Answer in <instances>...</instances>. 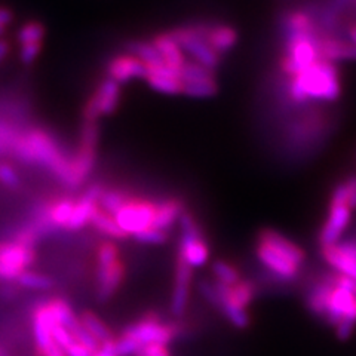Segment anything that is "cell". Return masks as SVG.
Here are the masks:
<instances>
[{
  "label": "cell",
  "mask_w": 356,
  "mask_h": 356,
  "mask_svg": "<svg viewBox=\"0 0 356 356\" xmlns=\"http://www.w3.org/2000/svg\"><path fill=\"white\" fill-rule=\"evenodd\" d=\"M36 356H67L64 349H61L57 343H52L47 349H36Z\"/></svg>",
  "instance_id": "cell-46"
},
{
  "label": "cell",
  "mask_w": 356,
  "mask_h": 356,
  "mask_svg": "<svg viewBox=\"0 0 356 356\" xmlns=\"http://www.w3.org/2000/svg\"><path fill=\"white\" fill-rule=\"evenodd\" d=\"M322 255L339 275L348 276L356 282V260L340 247V243L324 247L322 248Z\"/></svg>",
  "instance_id": "cell-19"
},
{
  "label": "cell",
  "mask_w": 356,
  "mask_h": 356,
  "mask_svg": "<svg viewBox=\"0 0 356 356\" xmlns=\"http://www.w3.org/2000/svg\"><path fill=\"white\" fill-rule=\"evenodd\" d=\"M222 285V291H225L226 297L230 300L233 305H236L241 309L247 310V307L252 303L254 296H255V286L250 281H239L233 286Z\"/></svg>",
  "instance_id": "cell-22"
},
{
  "label": "cell",
  "mask_w": 356,
  "mask_h": 356,
  "mask_svg": "<svg viewBox=\"0 0 356 356\" xmlns=\"http://www.w3.org/2000/svg\"><path fill=\"white\" fill-rule=\"evenodd\" d=\"M154 213L156 205L153 202L143 199H128L115 216V220L127 236H136L153 226Z\"/></svg>",
  "instance_id": "cell-9"
},
{
  "label": "cell",
  "mask_w": 356,
  "mask_h": 356,
  "mask_svg": "<svg viewBox=\"0 0 356 356\" xmlns=\"http://www.w3.org/2000/svg\"><path fill=\"white\" fill-rule=\"evenodd\" d=\"M340 247L346 251L349 255L356 260V241H346V242H340Z\"/></svg>",
  "instance_id": "cell-48"
},
{
  "label": "cell",
  "mask_w": 356,
  "mask_h": 356,
  "mask_svg": "<svg viewBox=\"0 0 356 356\" xmlns=\"http://www.w3.org/2000/svg\"><path fill=\"white\" fill-rule=\"evenodd\" d=\"M92 356H118L116 353V339H110L99 344V349Z\"/></svg>",
  "instance_id": "cell-43"
},
{
  "label": "cell",
  "mask_w": 356,
  "mask_h": 356,
  "mask_svg": "<svg viewBox=\"0 0 356 356\" xmlns=\"http://www.w3.org/2000/svg\"><path fill=\"white\" fill-rule=\"evenodd\" d=\"M14 21V13L9 8L0 6V36L5 35L6 29Z\"/></svg>",
  "instance_id": "cell-44"
},
{
  "label": "cell",
  "mask_w": 356,
  "mask_h": 356,
  "mask_svg": "<svg viewBox=\"0 0 356 356\" xmlns=\"http://www.w3.org/2000/svg\"><path fill=\"white\" fill-rule=\"evenodd\" d=\"M0 181L10 188L19 186V177L9 163H0Z\"/></svg>",
  "instance_id": "cell-39"
},
{
  "label": "cell",
  "mask_w": 356,
  "mask_h": 356,
  "mask_svg": "<svg viewBox=\"0 0 356 356\" xmlns=\"http://www.w3.org/2000/svg\"><path fill=\"white\" fill-rule=\"evenodd\" d=\"M350 218L352 208L348 204L346 188H344L343 181H340L332 188L328 204V214L319 233V242L322 248L340 243V238L349 227Z\"/></svg>",
  "instance_id": "cell-7"
},
{
  "label": "cell",
  "mask_w": 356,
  "mask_h": 356,
  "mask_svg": "<svg viewBox=\"0 0 356 356\" xmlns=\"http://www.w3.org/2000/svg\"><path fill=\"white\" fill-rule=\"evenodd\" d=\"M238 39V31L232 26L218 24L211 26L207 36V43L209 44L211 49L221 57L222 54H226L236 47Z\"/></svg>",
  "instance_id": "cell-21"
},
{
  "label": "cell",
  "mask_w": 356,
  "mask_h": 356,
  "mask_svg": "<svg viewBox=\"0 0 356 356\" xmlns=\"http://www.w3.org/2000/svg\"><path fill=\"white\" fill-rule=\"evenodd\" d=\"M42 43H33V44H22L19 48V60L24 65H31L38 60L42 52Z\"/></svg>",
  "instance_id": "cell-38"
},
{
  "label": "cell",
  "mask_w": 356,
  "mask_h": 356,
  "mask_svg": "<svg viewBox=\"0 0 356 356\" xmlns=\"http://www.w3.org/2000/svg\"><path fill=\"white\" fill-rule=\"evenodd\" d=\"M36 259V252L26 245L0 242V281H17Z\"/></svg>",
  "instance_id": "cell-10"
},
{
  "label": "cell",
  "mask_w": 356,
  "mask_h": 356,
  "mask_svg": "<svg viewBox=\"0 0 356 356\" xmlns=\"http://www.w3.org/2000/svg\"><path fill=\"white\" fill-rule=\"evenodd\" d=\"M218 92V83L217 81H205V82H196V83H183V94L197 98V99H205V98H213Z\"/></svg>",
  "instance_id": "cell-30"
},
{
  "label": "cell",
  "mask_w": 356,
  "mask_h": 356,
  "mask_svg": "<svg viewBox=\"0 0 356 356\" xmlns=\"http://www.w3.org/2000/svg\"><path fill=\"white\" fill-rule=\"evenodd\" d=\"M91 225L98 230L102 232L103 235L111 238V239H119V241H124L127 239L128 236L125 235L124 232H122V229L119 227L118 221L115 220L113 216H110L107 213H104V211L102 208H97L95 213L91 218Z\"/></svg>",
  "instance_id": "cell-23"
},
{
  "label": "cell",
  "mask_w": 356,
  "mask_h": 356,
  "mask_svg": "<svg viewBox=\"0 0 356 356\" xmlns=\"http://www.w3.org/2000/svg\"><path fill=\"white\" fill-rule=\"evenodd\" d=\"M146 81L152 89L156 92L165 95H178L183 94V83L178 79H171V77H159V76H147Z\"/></svg>",
  "instance_id": "cell-31"
},
{
  "label": "cell",
  "mask_w": 356,
  "mask_h": 356,
  "mask_svg": "<svg viewBox=\"0 0 356 356\" xmlns=\"http://www.w3.org/2000/svg\"><path fill=\"white\" fill-rule=\"evenodd\" d=\"M181 229V241H180V257L191 269L193 267H202L207 264L209 259V248L208 243L204 239L200 227L193 218V216L184 211V213L178 218Z\"/></svg>",
  "instance_id": "cell-8"
},
{
  "label": "cell",
  "mask_w": 356,
  "mask_h": 356,
  "mask_svg": "<svg viewBox=\"0 0 356 356\" xmlns=\"http://www.w3.org/2000/svg\"><path fill=\"white\" fill-rule=\"evenodd\" d=\"M318 48L321 58L328 63L336 64L340 61H356V47L349 39L334 36L330 33H321Z\"/></svg>",
  "instance_id": "cell-15"
},
{
  "label": "cell",
  "mask_w": 356,
  "mask_h": 356,
  "mask_svg": "<svg viewBox=\"0 0 356 356\" xmlns=\"http://www.w3.org/2000/svg\"><path fill=\"white\" fill-rule=\"evenodd\" d=\"M74 200L70 197L58 199L57 202L48 205V218L54 227H67L72 217Z\"/></svg>",
  "instance_id": "cell-25"
},
{
  "label": "cell",
  "mask_w": 356,
  "mask_h": 356,
  "mask_svg": "<svg viewBox=\"0 0 356 356\" xmlns=\"http://www.w3.org/2000/svg\"><path fill=\"white\" fill-rule=\"evenodd\" d=\"M9 51H10L9 42L6 39H3V38H0V64H2L6 60Z\"/></svg>",
  "instance_id": "cell-47"
},
{
  "label": "cell",
  "mask_w": 356,
  "mask_h": 356,
  "mask_svg": "<svg viewBox=\"0 0 356 356\" xmlns=\"http://www.w3.org/2000/svg\"><path fill=\"white\" fill-rule=\"evenodd\" d=\"M356 282L348 276L334 273L325 276L310 289L307 307L336 327L337 337L348 340L356 324Z\"/></svg>",
  "instance_id": "cell-1"
},
{
  "label": "cell",
  "mask_w": 356,
  "mask_h": 356,
  "mask_svg": "<svg viewBox=\"0 0 356 356\" xmlns=\"http://www.w3.org/2000/svg\"><path fill=\"white\" fill-rule=\"evenodd\" d=\"M120 260L119 257V250L113 242L106 241L99 245L97 250V267H104L110 266Z\"/></svg>",
  "instance_id": "cell-34"
},
{
  "label": "cell",
  "mask_w": 356,
  "mask_h": 356,
  "mask_svg": "<svg viewBox=\"0 0 356 356\" xmlns=\"http://www.w3.org/2000/svg\"><path fill=\"white\" fill-rule=\"evenodd\" d=\"M344 188H346L348 204L353 209H356V175H349L346 180H343Z\"/></svg>",
  "instance_id": "cell-42"
},
{
  "label": "cell",
  "mask_w": 356,
  "mask_h": 356,
  "mask_svg": "<svg viewBox=\"0 0 356 356\" xmlns=\"http://www.w3.org/2000/svg\"><path fill=\"white\" fill-rule=\"evenodd\" d=\"M132 238L140 243H147V245H161V243H165L166 239H168L165 232H161V230L153 229V227H150L147 230H143L141 233H138V235L132 236Z\"/></svg>",
  "instance_id": "cell-36"
},
{
  "label": "cell",
  "mask_w": 356,
  "mask_h": 356,
  "mask_svg": "<svg viewBox=\"0 0 356 356\" xmlns=\"http://www.w3.org/2000/svg\"><path fill=\"white\" fill-rule=\"evenodd\" d=\"M141 344L131 337L122 336L119 340H116V353L118 356H136L140 350Z\"/></svg>",
  "instance_id": "cell-37"
},
{
  "label": "cell",
  "mask_w": 356,
  "mask_h": 356,
  "mask_svg": "<svg viewBox=\"0 0 356 356\" xmlns=\"http://www.w3.org/2000/svg\"><path fill=\"white\" fill-rule=\"evenodd\" d=\"M184 211L186 208L181 199L174 197L165 200V202L156 205V213L152 227L166 233V230L175 225V221H178V218H180Z\"/></svg>",
  "instance_id": "cell-20"
},
{
  "label": "cell",
  "mask_w": 356,
  "mask_h": 356,
  "mask_svg": "<svg viewBox=\"0 0 356 356\" xmlns=\"http://www.w3.org/2000/svg\"><path fill=\"white\" fill-rule=\"evenodd\" d=\"M52 340L58 344V346L61 348V349H67L70 346V344L74 341V339H73V336H72V332L67 330L65 327H63V325H55L54 328H52Z\"/></svg>",
  "instance_id": "cell-40"
},
{
  "label": "cell",
  "mask_w": 356,
  "mask_h": 356,
  "mask_svg": "<svg viewBox=\"0 0 356 356\" xmlns=\"http://www.w3.org/2000/svg\"><path fill=\"white\" fill-rule=\"evenodd\" d=\"M211 26L208 24H195L175 27L168 31L171 38L178 43L181 51L192 55L195 63L207 67L209 70H216L220 65V55L209 48L207 43V36Z\"/></svg>",
  "instance_id": "cell-6"
},
{
  "label": "cell",
  "mask_w": 356,
  "mask_h": 356,
  "mask_svg": "<svg viewBox=\"0 0 356 356\" xmlns=\"http://www.w3.org/2000/svg\"><path fill=\"white\" fill-rule=\"evenodd\" d=\"M136 356H171L168 348L162 344H146L141 346Z\"/></svg>",
  "instance_id": "cell-41"
},
{
  "label": "cell",
  "mask_w": 356,
  "mask_h": 356,
  "mask_svg": "<svg viewBox=\"0 0 356 356\" xmlns=\"http://www.w3.org/2000/svg\"><path fill=\"white\" fill-rule=\"evenodd\" d=\"M69 331L72 332L73 339H74L77 343H81L82 346H85L91 353H94V352H97V350L99 349V343L91 336V334H89V332L83 328V325L81 324V321L77 322V324H76L73 328H70Z\"/></svg>",
  "instance_id": "cell-35"
},
{
  "label": "cell",
  "mask_w": 356,
  "mask_h": 356,
  "mask_svg": "<svg viewBox=\"0 0 356 356\" xmlns=\"http://www.w3.org/2000/svg\"><path fill=\"white\" fill-rule=\"evenodd\" d=\"M64 352L67 356H92L91 352H89L85 346H82L81 343H77L76 340Z\"/></svg>",
  "instance_id": "cell-45"
},
{
  "label": "cell",
  "mask_w": 356,
  "mask_h": 356,
  "mask_svg": "<svg viewBox=\"0 0 356 356\" xmlns=\"http://www.w3.org/2000/svg\"><path fill=\"white\" fill-rule=\"evenodd\" d=\"M107 77L119 85L128 83L132 79H146V64L134 55H118L107 65Z\"/></svg>",
  "instance_id": "cell-14"
},
{
  "label": "cell",
  "mask_w": 356,
  "mask_h": 356,
  "mask_svg": "<svg viewBox=\"0 0 356 356\" xmlns=\"http://www.w3.org/2000/svg\"><path fill=\"white\" fill-rule=\"evenodd\" d=\"M17 282L29 289H38V291H43V289H49L52 286V280L48 276H44L42 273L36 272H30L24 270L19 276Z\"/></svg>",
  "instance_id": "cell-33"
},
{
  "label": "cell",
  "mask_w": 356,
  "mask_h": 356,
  "mask_svg": "<svg viewBox=\"0 0 356 356\" xmlns=\"http://www.w3.org/2000/svg\"><path fill=\"white\" fill-rule=\"evenodd\" d=\"M216 73L207 67L200 65L195 61H186L180 69V81L181 83H196L205 81H214Z\"/></svg>",
  "instance_id": "cell-27"
},
{
  "label": "cell",
  "mask_w": 356,
  "mask_h": 356,
  "mask_svg": "<svg viewBox=\"0 0 356 356\" xmlns=\"http://www.w3.org/2000/svg\"><path fill=\"white\" fill-rule=\"evenodd\" d=\"M125 277V266L122 260H118L116 263L104 266V267H97V284H98V298L102 302H106L111 296H113L122 281Z\"/></svg>",
  "instance_id": "cell-17"
},
{
  "label": "cell",
  "mask_w": 356,
  "mask_h": 356,
  "mask_svg": "<svg viewBox=\"0 0 356 356\" xmlns=\"http://www.w3.org/2000/svg\"><path fill=\"white\" fill-rule=\"evenodd\" d=\"M192 284V269L180 257L177 259L175 266V282L171 300V310L175 316H181L188 303V294H191Z\"/></svg>",
  "instance_id": "cell-16"
},
{
  "label": "cell",
  "mask_w": 356,
  "mask_h": 356,
  "mask_svg": "<svg viewBox=\"0 0 356 356\" xmlns=\"http://www.w3.org/2000/svg\"><path fill=\"white\" fill-rule=\"evenodd\" d=\"M81 324L83 325V328L91 334V336L102 344L110 339H113V334L107 328V325L104 322L99 319L92 312H83L82 316L79 318Z\"/></svg>",
  "instance_id": "cell-26"
},
{
  "label": "cell",
  "mask_w": 356,
  "mask_h": 356,
  "mask_svg": "<svg viewBox=\"0 0 356 356\" xmlns=\"http://www.w3.org/2000/svg\"><path fill=\"white\" fill-rule=\"evenodd\" d=\"M13 153L24 163H38L48 168L67 187L74 188L72 159L63 153L49 132L43 129H31L24 136H19L14 144Z\"/></svg>",
  "instance_id": "cell-2"
},
{
  "label": "cell",
  "mask_w": 356,
  "mask_h": 356,
  "mask_svg": "<svg viewBox=\"0 0 356 356\" xmlns=\"http://www.w3.org/2000/svg\"><path fill=\"white\" fill-rule=\"evenodd\" d=\"M348 39L356 47V22L348 27Z\"/></svg>",
  "instance_id": "cell-49"
},
{
  "label": "cell",
  "mask_w": 356,
  "mask_h": 356,
  "mask_svg": "<svg viewBox=\"0 0 356 356\" xmlns=\"http://www.w3.org/2000/svg\"><path fill=\"white\" fill-rule=\"evenodd\" d=\"M255 254L260 263L277 280L293 281L306 261L305 250L275 229H261Z\"/></svg>",
  "instance_id": "cell-4"
},
{
  "label": "cell",
  "mask_w": 356,
  "mask_h": 356,
  "mask_svg": "<svg viewBox=\"0 0 356 356\" xmlns=\"http://www.w3.org/2000/svg\"><path fill=\"white\" fill-rule=\"evenodd\" d=\"M0 356H8V355H6V353H5L2 349H0Z\"/></svg>",
  "instance_id": "cell-50"
},
{
  "label": "cell",
  "mask_w": 356,
  "mask_h": 356,
  "mask_svg": "<svg viewBox=\"0 0 356 356\" xmlns=\"http://www.w3.org/2000/svg\"><path fill=\"white\" fill-rule=\"evenodd\" d=\"M213 273L216 275V281L220 284H225L229 286H233L241 281V275L235 266L229 264L227 261L217 260L213 263Z\"/></svg>",
  "instance_id": "cell-32"
},
{
  "label": "cell",
  "mask_w": 356,
  "mask_h": 356,
  "mask_svg": "<svg viewBox=\"0 0 356 356\" xmlns=\"http://www.w3.org/2000/svg\"><path fill=\"white\" fill-rule=\"evenodd\" d=\"M104 187L98 183H94L89 187L83 195L74 200L72 217L69 220V225H67V230H81L88 222H91V218L98 208V199L102 196Z\"/></svg>",
  "instance_id": "cell-13"
},
{
  "label": "cell",
  "mask_w": 356,
  "mask_h": 356,
  "mask_svg": "<svg viewBox=\"0 0 356 356\" xmlns=\"http://www.w3.org/2000/svg\"><path fill=\"white\" fill-rule=\"evenodd\" d=\"M177 334L178 330L174 325L161 324L159 318L153 314L144 316L141 321L129 325L124 331V336L138 341L141 346H146V344H162V346H166Z\"/></svg>",
  "instance_id": "cell-12"
},
{
  "label": "cell",
  "mask_w": 356,
  "mask_h": 356,
  "mask_svg": "<svg viewBox=\"0 0 356 356\" xmlns=\"http://www.w3.org/2000/svg\"><path fill=\"white\" fill-rule=\"evenodd\" d=\"M120 103V85L110 77L98 85L95 94L83 108V122H98L99 118L113 115Z\"/></svg>",
  "instance_id": "cell-11"
},
{
  "label": "cell",
  "mask_w": 356,
  "mask_h": 356,
  "mask_svg": "<svg viewBox=\"0 0 356 356\" xmlns=\"http://www.w3.org/2000/svg\"><path fill=\"white\" fill-rule=\"evenodd\" d=\"M128 197L122 193L120 191H116V188H104L102 196L98 199V207L102 208L104 213L110 216H116L119 213V209L127 204Z\"/></svg>",
  "instance_id": "cell-29"
},
{
  "label": "cell",
  "mask_w": 356,
  "mask_h": 356,
  "mask_svg": "<svg viewBox=\"0 0 356 356\" xmlns=\"http://www.w3.org/2000/svg\"><path fill=\"white\" fill-rule=\"evenodd\" d=\"M152 43L154 44V48L158 49L162 61L168 67H171V69L180 72L183 64L186 63V58L181 48L178 47V43L171 38L170 33H161V35H156Z\"/></svg>",
  "instance_id": "cell-18"
},
{
  "label": "cell",
  "mask_w": 356,
  "mask_h": 356,
  "mask_svg": "<svg viewBox=\"0 0 356 356\" xmlns=\"http://www.w3.org/2000/svg\"><path fill=\"white\" fill-rule=\"evenodd\" d=\"M44 36H47V27L40 21H29L17 31V40L19 47H22V44L42 43Z\"/></svg>",
  "instance_id": "cell-28"
},
{
  "label": "cell",
  "mask_w": 356,
  "mask_h": 356,
  "mask_svg": "<svg viewBox=\"0 0 356 356\" xmlns=\"http://www.w3.org/2000/svg\"><path fill=\"white\" fill-rule=\"evenodd\" d=\"M341 77L336 64L318 60L291 77L288 97L296 104L334 103L341 97Z\"/></svg>",
  "instance_id": "cell-3"
},
{
  "label": "cell",
  "mask_w": 356,
  "mask_h": 356,
  "mask_svg": "<svg viewBox=\"0 0 356 356\" xmlns=\"http://www.w3.org/2000/svg\"><path fill=\"white\" fill-rule=\"evenodd\" d=\"M319 35L321 27L305 31H284L285 48L281 58V70L293 77L321 60Z\"/></svg>",
  "instance_id": "cell-5"
},
{
  "label": "cell",
  "mask_w": 356,
  "mask_h": 356,
  "mask_svg": "<svg viewBox=\"0 0 356 356\" xmlns=\"http://www.w3.org/2000/svg\"><path fill=\"white\" fill-rule=\"evenodd\" d=\"M127 49L129 55L137 57L140 61H143L146 65H159L165 64L161 58L158 49L154 48V44L147 40H129L127 43Z\"/></svg>",
  "instance_id": "cell-24"
}]
</instances>
